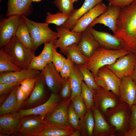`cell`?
Listing matches in <instances>:
<instances>
[{"instance_id":"obj_46","label":"cell","mask_w":136,"mask_h":136,"mask_svg":"<svg viewBox=\"0 0 136 136\" xmlns=\"http://www.w3.org/2000/svg\"><path fill=\"white\" fill-rule=\"evenodd\" d=\"M19 85L20 84L18 87L16 93L17 111H18L21 106L27 99L25 94L20 89Z\"/></svg>"},{"instance_id":"obj_36","label":"cell","mask_w":136,"mask_h":136,"mask_svg":"<svg viewBox=\"0 0 136 136\" xmlns=\"http://www.w3.org/2000/svg\"><path fill=\"white\" fill-rule=\"evenodd\" d=\"M71 104L75 111L80 119L83 117L87 111V109L81 97V94L77 95L71 101Z\"/></svg>"},{"instance_id":"obj_23","label":"cell","mask_w":136,"mask_h":136,"mask_svg":"<svg viewBox=\"0 0 136 136\" xmlns=\"http://www.w3.org/2000/svg\"><path fill=\"white\" fill-rule=\"evenodd\" d=\"M77 46L82 54L88 58L91 56L96 49L100 47L98 42L87 28L81 32Z\"/></svg>"},{"instance_id":"obj_45","label":"cell","mask_w":136,"mask_h":136,"mask_svg":"<svg viewBox=\"0 0 136 136\" xmlns=\"http://www.w3.org/2000/svg\"><path fill=\"white\" fill-rule=\"evenodd\" d=\"M20 83H17L0 84V95L9 94Z\"/></svg>"},{"instance_id":"obj_49","label":"cell","mask_w":136,"mask_h":136,"mask_svg":"<svg viewBox=\"0 0 136 136\" xmlns=\"http://www.w3.org/2000/svg\"><path fill=\"white\" fill-rule=\"evenodd\" d=\"M95 79L96 82L98 86L103 87L108 90L105 82L102 78L100 77L97 76L95 78Z\"/></svg>"},{"instance_id":"obj_4","label":"cell","mask_w":136,"mask_h":136,"mask_svg":"<svg viewBox=\"0 0 136 136\" xmlns=\"http://www.w3.org/2000/svg\"><path fill=\"white\" fill-rule=\"evenodd\" d=\"M20 17L28 29L35 50L43 44L54 43L58 38L57 33L51 30L47 23L36 22L23 15Z\"/></svg>"},{"instance_id":"obj_22","label":"cell","mask_w":136,"mask_h":136,"mask_svg":"<svg viewBox=\"0 0 136 136\" xmlns=\"http://www.w3.org/2000/svg\"><path fill=\"white\" fill-rule=\"evenodd\" d=\"M119 93V101L126 103L131 107L136 94V85L131 77L121 79Z\"/></svg>"},{"instance_id":"obj_12","label":"cell","mask_w":136,"mask_h":136,"mask_svg":"<svg viewBox=\"0 0 136 136\" xmlns=\"http://www.w3.org/2000/svg\"><path fill=\"white\" fill-rule=\"evenodd\" d=\"M61 99L58 94L51 92L49 98L44 103L32 108L21 109L18 111L21 117L29 115H37L44 120L60 102Z\"/></svg>"},{"instance_id":"obj_44","label":"cell","mask_w":136,"mask_h":136,"mask_svg":"<svg viewBox=\"0 0 136 136\" xmlns=\"http://www.w3.org/2000/svg\"><path fill=\"white\" fill-rule=\"evenodd\" d=\"M74 63L70 59L67 58L59 73L63 79L69 77L73 69Z\"/></svg>"},{"instance_id":"obj_3","label":"cell","mask_w":136,"mask_h":136,"mask_svg":"<svg viewBox=\"0 0 136 136\" xmlns=\"http://www.w3.org/2000/svg\"><path fill=\"white\" fill-rule=\"evenodd\" d=\"M129 53L124 48L113 50L100 47L88 58L84 65L91 71L95 78L97 77V72L100 68L113 64L119 58Z\"/></svg>"},{"instance_id":"obj_48","label":"cell","mask_w":136,"mask_h":136,"mask_svg":"<svg viewBox=\"0 0 136 136\" xmlns=\"http://www.w3.org/2000/svg\"><path fill=\"white\" fill-rule=\"evenodd\" d=\"M131 108V113L129 120L130 129L136 127V105L133 104Z\"/></svg>"},{"instance_id":"obj_47","label":"cell","mask_w":136,"mask_h":136,"mask_svg":"<svg viewBox=\"0 0 136 136\" xmlns=\"http://www.w3.org/2000/svg\"><path fill=\"white\" fill-rule=\"evenodd\" d=\"M136 0H108L109 5L120 7L121 8L128 6Z\"/></svg>"},{"instance_id":"obj_35","label":"cell","mask_w":136,"mask_h":136,"mask_svg":"<svg viewBox=\"0 0 136 136\" xmlns=\"http://www.w3.org/2000/svg\"><path fill=\"white\" fill-rule=\"evenodd\" d=\"M69 17V16L61 12H59L54 14L48 12L45 22L48 24H53L57 26H60L66 22Z\"/></svg>"},{"instance_id":"obj_1","label":"cell","mask_w":136,"mask_h":136,"mask_svg":"<svg viewBox=\"0 0 136 136\" xmlns=\"http://www.w3.org/2000/svg\"><path fill=\"white\" fill-rule=\"evenodd\" d=\"M114 35L122 41L124 49L136 54V1L121 8Z\"/></svg>"},{"instance_id":"obj_8","label":"cell","mask_w":136,"mask_h":136,"mask_svg":"<svg viewBox=\"0 0 136 136\" xmlns=\"http://www.w3.org/2000/svg\"><path fill=\"white\" fill-rule=\"evenodd\" d=\"M136 64V54L129 52L119 58L113 64L106 66L121 79L125 77H130Z\"/></svg>"},{"instance_id":"obj_9","label":"cell","mask_w":136,"mask_h":136,"mask_svg":"<svg viewBox=\"0 0 136 136\" xmlns=\"http://www.w3.org/2000/svg\"><path fill=\"white\" fill-rule=\"evenodd\" d=\"M119 101L117 96L111 91L100 87L94 90V106L103 114L116 106Z\"/></svg>"},{"instance_id":"obj_26","label":"cell","mask_w":136,"mask_h":136,"mask_svg":"<svg viewBox=\"0 0 136 136\" xmlns=\"http://www.w3.org/2000/svg\"><path fill=\"white\" fill-rule=\"evenodd\" d=\"M46 123L44 129L37 136H70L75 130L70 125L64 126Z\"/></svg>"},{"instance_id":"obj_39","label":"cell","mask_w":136,"mask_h":136,"mask_svg":"<svg viewBox=\"0 0 136 136\" xmlns=\"http://www.w3.org/2000/svg\"><path fill=\"white\" fill-rule=\"evenodd\" d=\"M71 104L69 105L67 111V119L69 124L75 130L79 129L80 120Z\"/></svg>"},{"instance_id":"obj_43","label":"cell","mask_w":136,"mask_h":136,"mask_svg":"<svg viewBox=\"0 0 136 136\" xmlns=\"http://www.w3.org/2000/svg\"><path fill=\"white\" fill-rule=\"evenodd\" d=\"M61 98L64 100L70 98L71 95L72 89L70 80L69 78L64 79L60 92Z\"/></svg>"},{"instance_id":"obj_10","label":"cell","mask_w":136,"mask_h":136,"mask_svg":"<svg viewBox=\"0 0 136 136\" xmlns=\"http://www.w3.org/2000/svg\"><path fill=\"white\" fill-rule=\"evenodd\" d=\"M87 29L98 42L100 47L113 50L124 48L122 41L114 35L104 31H97L93 27H88Z\"/></svg>"},{"instance_id":"obj_37","label":"cell","mask_w":136,"mask_h":136,"mask_svg":"<svg viewBox=\"0 0 136 136\" xmlns=\"http://www.w3.org/2000/svg\"><path fill=\"white\" fill-rule=\"evenodd\" d=\"M53 3L60 12L69 16L74 9L71 0H55Z\"/></svg>"},{"instance_id":"obj_11","label":"cell","mask_w":136,"mask_h":136,"mask_svg":"<svg viewBox=\"0 0 136 136\" xmlns=\"http://www.w3.org/2000/svg\"><path fill=\"white\" fill-rule=\"evenodd\" d=\"M21 20L20 16H13L1 20L0 23V47H3L15 35Z\"/></svg>"},{"instance_id":"obj_40","label":"cell","mask_w":136,"mask_h":136,"mask_svg":"<svg viewBox=\"0 0 136 136\" xmlns=\"http://www.w3.org/2000/svg\"><path fill=\"white\" fill-rule=\"evenodd\" d=\"M57 49L53 45L52 62L56 70L59 73L66 58L63 55L58 53L57 51Z\"/></svg>"},{"instance_id":"obj_6","label":"cell","mask_w":136,"mask_h":136,"mask_svg":"<svg viewBox=\"0 0 136 136\" xmlns=\"http://www.w3.org/2000/svg\"><path fill=\"white\" fill-rule=\"evenodd\" d=\"M46 85L44 75L41 72L36 76L34 88L19 110L32 108L45 102L49 98L47 94Z\"/></svg>"},{"instance_id":"obj_32","label":"cell","mask_w":136,"mask_h":136,"mask_svg":"<svg viewBox=\"0 0 136 136\" xmlns=\"http://www.w3.org/2000/svg\"><path fill=\"white\" fill-rule=\"evenodd\" d=\"M94 90L89 87L83 81L82 83L81 95L87 110L94 106Z\"/></svg>"},{"instance_id":"obj_29","label":"cell","mask_w":136,"mask_h":136,"mask_svg":"<svg viewBox=\"0 0 136 136\" xmlns=\"http://www.w3.org/2000/svg\"><path fill=\"white\" fill-rule=\"evenodd\" d=\"M63 54L77 65H85L88 60V58L82 54L76 44L68 47Z\"/></svg>"},{"instance_id":"obj_14","label":"cell","mask_w":136,"mask_h":136,"mask_svg":"<svg viewBox=\"0 0 136 136\" xmlns=\"http://www.w3.org/2000/svg\"><path fill=\"white\" fill-rule=\"evenodd\" d=\"M58 35V39L53 43L55 47L59 48L60 52L63 53L67 48L74 44H78L81 38V33L73 31L62 26L56 28Z\"/></svg>"},{"instance_id":"obj_34","label":"cell","mask_w":136,"mask_h":136,"mask_svg":"<svg viewBox=\"0 0 136 136\" xmlns=\"http://www.w3.org/2000/svg\"><path fill=\"white\" fill-rule=\"evenodd\" d=\"M21 70L10 60L5 52L3 47L0 49V73L16 71Z\"/></svg>"},{"instance_id":"obj_19","label":"cell","mask_w":136,"mask_h":136,"mask_svg":"<svg viewBox=\"0 0 136 136\" xmlns=\"http://www.w3.org/2000/svg\"><path fill=\"white\" fill-rule=\"evenodd\" d=\"M108 7L107 10L95 19L88 27H93L97 24H102L109 28L113 33L115 32L117 21L121 8L109 5Z\"/></svg>"},{"instance_id":"obj_53","label":"cell","mask_w":136,"mask_h":136,"mask_svg":"<svg viewBox=\"0 0 136 136\" xmlns=\"http://www.w3.org/2000/svg\"><path fill=\"white\" fill-rule=\"evenodd\" d=\"M133 104L136 105V94Z\"/></svg>"},{"instance_id":"obj_52","label":"cell","mask_w":136,"mask_h":136,"mask_svg":"<svg viewBox=\"0 0 136 136\" xmlns=\"http://www.w3.org/2000/svg\"><path fill=\"white\" fill-rule=\"evenodd\" d=\"M81 134L79 129H76L70 136H80Z\"/></svg>"},{"instance_id":"obj_41","label":"cell","mask_w":136,"mask_h":136,"mask_svg":"<svg viewBox=\"0 0 136 136\" xmlns=\"http://www.w3.org/2000/svg\"><path fill=\"white\" fill-rule=\"evenodd\" d=\"M48 63L40 55L35 56L30 63L27 69H35L41 71Z\"/></svg>"},{"instance_id":"obj_24","label":"cell","mask_w":136,"mask_h":136,"mask_svg":"<svg viewBox=\"0 0 136 136\" xmlns=\"http://www.w3.org/2000/svg\"><path fill=\"white\" fill-rule=\"evenodd\" d=\"M103 0H85L82 6L74 9L66 22L62 26L69 30L72 29L77 21L85 14Z\"/></svg>"},{"instance_id":"obj_54","label":"cell","mask_w":136,"mask_h":136,"mask_svg":"<svg viewBox=\"0 0 136 136\" xmlns=\"http://www.w3.org/2000/svg\"><path fill=\"white\" fill-rule=\"evenodd\" d=\"M33 2H38L41 1V0H32Z\"/></svg>"},{"instance_id":"obj_28","label":"cell","mask_w":136,"mask_h":136,"mask_svg":"<svg viewBox=\"0 0 136 136\" xmlns=\"http://www.w3.org/2000/svg\"><path fill=\"white\" fill-rule=\"evenodd\" d=\"M94 125V119L92 111L87 110L83 118L80 119L79 130L84 136H92Z\"/></svg>"},{"instance_id":"obj_42","label":"cell","mask_w":136,"mask_h":136,"mask_svg":"<svg viewBox=\"0 0 136 136\" xmlns=\"http://www.w3.org/2000/svg\"><path fill=\"white\" fill-rule=\"evenodd\" d=\"M53 43L49 42L44 44L43 49L39 55L47 63L52 62Z\"/></svg>"},{"instance_id":"obj_2","label":"cell","mask_w":136,"mask_h":136,"mask_svg":"<svg viewBox=\"0 0 136 136\" xmlns=\"http://www.w3.org/2000/svg\"><path fill=\"white\" fill-rule=\"evenodd\" d=\"M3 48L10 60L21 70L27 69L35 56V52L25 46L15 36Z\"/></svg>"},{"instance_id":"obj_13","label":"cell","mask_w":136,"mask_h":136,"mask_svg":"<svg viewBox=\"0 0 136 136\" xmlns=\"http://www.w3.org/2000/svg\"><path fill=\"white\" fill-rule=\"evenodd\" d=\"M21 117L19 111L0 116V136L17 135Z\"/></svg>"},{"instance_id":"obj_25","label":"cell","mask_w":136,"mask_h":136,"mask_svg":"<svg viewBox=\"0 0 136 136\" xmlns=\"http://www.w3.org/2000/svg\"><path fill=\"white\" fill-rule=\"evenodd\" d=\"M97 74V76L101 77L105 80L108 90L115 94L119 99V89L121 79L106 66L99 69Z\"/></svg>"},{"instance_id":"obj_18","label":"cell","mask_w":136,"mask_h":136,"mask_svg":"<svg viewBox=\"0 0 136 136\" xmlns=\"http://www.w3.org/2000/svg\"><path fill=\"white\" fill-rule=\"evenodd\" d=\"M92 109L94 119L92 136H115L117 132L115 128L108 124L102 113L98 109L94 106Z\"/></svg>"},{"instance_id":"obj_51","label":"cell","mask_w":136,"mask_h":136,"mask_svg":"<svg viewBox=\"0 0 136 136\" xmlns=\"http://www.w3.org/2000/svg\"><path fill=\"white\" fill-rule=\"evenodd\" d=\"M130 77L136 85V64L134 71Z\"/></svg>"},{"instance_id":"obj_15","label":"cell","mask_w":136,"mask_h":136,"mask_svg":"<svg viewBox=\"0 0 136 136\" xmlns=\"http://www.w3.org/2000/svg\"><path fill=\"white\" fill-rule=\"evenodd\" d=\"M41 72L44 75L46 85L49 90L52 92L58 94L64 79L62 77L52 62L48 63Z\"/></svg>"},{"instance_id":"obj_50","label":"cell","mask_w":136,"mask_h":136,"mask_svg":"<svg viewBox=\"0 0 136 136\" xmlns=\"http://www.w3.org/2000/svg\"><path fill=\"white\" fill-rule=\"evenodd\" d=\"M125 136H136V127L130 129L124 135Z\"/></svg>"},{"instance_id":"obj_55","label":"cell","mask_w":136,"mask_h":136,"mask_svg":"<svg viewBox=\"0 0 136 136\" xmlns=\"http://www.w3.org/2000/svg\"><path fill=\"white\" fill-rule=\"evenodd\" d=\"M71 1L73 3H74L75 2H77L78 0H71Z\"/></svg>"},{"instance_id":"obj_16","label":"cell","mask_w":136,"mask_h":136,"mask_svg":"<svg viewBox=\"0 0 136 136\" xmlns=\"http://www.w3.org/2000/svg\"><path fill=\"white\" fill-rule=\"evenodd\" d=\"M71 100L70 98L60 102L44 120L52 124L64 126L70 125L67 119L68 107Z\"/></svg>"},{"instance_id":"obj_30","label":"cell","mask_w":136,"mask_h":136,"mask_svg":"<svg viewBox=\"0 0 136 136\" xmlns=\"http://www.w3.org/2000/svg\"><path fill=\"white\" fill-rule=\"evenodd\" d=\"M15 36L25 46L33 51H35L28 29L22 20Z\"/></svg>"},{"instance_id":"obj_27","label":"cell","mask_w":136,"mask_h":136,"mask_svg":"<svg viewBox=\"0 0 136 136\" xmlns=\"http://www.w3.org/2000/svg\"><path fill=\"white\" fill-rule=\"evenodd\" d=\"M69 78L70 81L72 93L70 98L71 101L76 96L81 94L83 77L77 65L74 64Z\"/></svg>"},{"instance_id":"obj_38","label":"cell","mask_w":136,"mask_h":136,"mask_svg":"<svg viewBox=\"0 0 136 136\" xmlns=\"http://www.w3.org/2000/svg\"><path fill=\"white\" fill-rule=\"evenodd\" d=\"M36 76L26 79L20 83V88L25 94L27 99L30 95L34 88Z\"/></svg>"},{"instance_id":"obj_5","label":"cell","mask_w":136,"mask_h":136,"mask_svg":"<svg viewBox=\"0 0 136 136\" xmlns=\"http://www.w3.org/2000/svg\"><path fill=\"white\" fill-rule=\"evenodd\" d=\"M131 107L126 103L120 101L115 107L108 109L104 114L106 120L120 134H124L130 128Z\"/></svg>"},{"instance_id":"obj_33","label":"cell","mask_w":136,"mask_h":136,"mask_svg":"<svg viewBox=\"0 0 136 136\" xmlns=\"http://www.w3.org/2000/svg\"><path fill=\"white\" fill-rule=\"evenodd\" d=\"M81 73L83 81L90 89L94 90L99 86L97 85L95 77L91 71L84 65H77Z\"/></svg>"},{"instance_id":"obj_17","label":"cell","mask_w":136,"mask_h":136,"mask_svg":"<svg viewBox=\"0 0 136 136\" xmlns=\"http://www.w3.org/2000/svg\"><path fill=\"white\" fill-rule=\"evenodd\" d=\"M108 8V7L102 2L99 3L82 16L71 30L81 33L86 29L95 19L106 11Z\"/></svg>"},{"instance_id":"obj_21","label":"cell","mask_w":136,"mask_h":136,"mask_svg":"<svg viewBox=\"0 0 136 136\" xmlns=\"http://www.w3.org/2000/svg\"><path fill=\"white\" fill-rule=\"evenodd\" d=\"M32 0H8L6 16L23 15L26 17L32 13Z\"/></svg>"},{"instance_id":"obj_56","label":"cell","mask_w":136,"mask_h":136,"mask_svg":"<svg viewBox=\"0 0 136 136\" xmlns=\"http://www.w3.org/2000/svg\"><path fill=\"white\" fill-rule=\"evenodd\" d=\"M2 1V0H0V3H1V2Z\"/></svg>"},{"instance_id":"obj_20","label":"cell","mask_w":136,"mask_h":136,"mask_svg":"<svg viewBox=\"0 0 136 136\" xmlns=\"http://www.w3.org/2000/svg\"><path fill=\"white\" fill-rule=\"evenodd\" d=\"M41 72L40 71L27 68L18 71L0 73V84L20 83L26 79L36 76Z\"/></svg>"},{"instance_id":"obj_31","label":"cell","mask_w":136,"mask_h":136,"mask_svg":"<svg viewBox=\"0 0 136 136\" xmlns=\"http://www.w3.org/2000/svg\"><path fill=\"white\" fill-rule=\"evenodd\" d=\"M17 85L10 93L0 106V116L17 112L16 111V93Z\"/></svg>"},{"instance_id":"obj_7","label":"cell","mask_w":136,"mask_h":136,"mask_svg":"<svg viewBox=\"0 0 136 136\" xmlns=\"http://www.w3.org/2000/svg\"><path fill=\"white\" fill-rule=\"evenodd\" d=\"M46 123L39 115H29L21 117L17 136H37Z\"/></svg>"}]
</instances>
